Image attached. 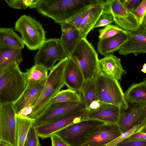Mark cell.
<instances>
[{"label": "cell", "instance_id": "6da1fadb", "mask_svg": "<svg viewBox=\"0 0 146 146\" xmlns=\"http://www.w3.org/2000/svg\"><path fill=\"white\" fill-rule=\"evenodd\" d=\"M94 0H41L37 8L42 15L61 25L66 23L85 6Z\"/></svg>", "mask_w": 146, "mask_h": 146}, {"label": "cell", "instance_id": "7a4b0ae2", "mask_svg": "<svg viewBox=\"0 0 146 146\" xmlns=\"http://www.w3.org/2000/svg\"><path fill=\"white\" fill-rule=\"evenodd\" d=\"M68 58L66 57L59 61L50 70L40 95L28 117L33 119L38 117L65 85L64 73Z\"/></svg>", "mask_w": 146, "mask_h": 146}, {"label": "cell", "instance_id": "3957f363", "mask_svg": "<svg viewBox=\"0 0 146 146\" xmlns=\"http://www.w3.org/2000/svg\"><path fill=\"white\" fill-rule=\"evenodd\" d=\"M15 64L0 74V104H13L26 90L24 73Z\"/></svg>", "mask_w": 146, "mask_h": 146}, {"label": "cell", "instance_id": "277c9868", "mask_svg": "<svg viewBox=\"0 0 146 146\" xmlns=\"http://www.w3.org/2000/svg\"><path fill=\"white\" fill-rule=\"evenodd\" d=\"M69 56L80 69L85 80L95 79L99 75L98 54L86 38H82Z\"/></svg>", "mask_w": 146, "mask_h": 146}, {"label": "cell", "instance_id": "5b68a950", "mask_svg": "<svg viewBox=\"0 0 146 146\" xmlns=\"http://www.w3.org/2000/svg\"><path fill=\"white\" fill-rule=\"evenodd\" d=\"M95 82L98 100L118 106L124 110L128 108V103L118 81L99 74L95 79Z\"/></svg>", "mask_w": 146, "mask_h": 146}, {"label": "cell", "instance_id": "8992f818", "mask_svg": "<svg viewBox=\"0 0 146 146\" xmlns=\"http://www.w3.org/2000/svg\"><path fill=\"white\" fill-rule=\"evenodd\" d=\"M15 31L21 35L22 39L27 48L37 50L45 40V32L42 25L33 17L24 15L16 22Z\"/></svg>", "mask_w": 146, "mask_h": 146}, {"label": "cell", "instance_id": "52a82bcc", "mask_svg": "<svg viewBox=\"0 0 146 146\" xmlns=\"http://www.w3.org/2000/svg\"><path fill=\"white\" fill-rule=\"evenodd\" d=\"M69 57L60 39L52 38L46 40L35 55L34 64L42 66L50 70L55 62Z\"/></svg>", "mask_w": 146, "mask_h": 146}, {"label": "cell", "instance_id": "ba28073f", "mask_svg": "<svg viewBox=\"0 0 146 146\" xmlns=\"http://www.w3.org/2000/svg\"><path fill=\"white\" fill-rule=\"evenodd\" d=\"M104 123L100 121L88 119L70 125L54 134L70 146H82L87 134L95 128Z\"/></svg>", "mask_w": 146, "mask_h": 146}, {"label": "cell", "instance_id": "9c48e42d", "mask_svg": "<svg viewBox=\"0 0 146 146\" xmlns=\"http://www.w3.org/2000/svg\"><path fill=\"white\" fill-rule=\"evenodd\" d=\"M89 112L86 108L79 110L51 122L34 125L38 137L44 139L70 125L88 119Z\"/></svg>", "mask_w": 146, "mask_h": 146}, {"label": "cell", "instance_id": "30bf717a", "mask_svg": "<svg viewBox=\"0 0 146 146\" xmlns=\"http://www.w3.org/2000/svg\"><path fill=\"white\" fill-rule=\"evenodd\" d=\"M16 113L12 104H0V142L17 146Z\"/></svg>", "mask_w": 146, "mask_h": 146}, {"label": "cell", "instance_id": "8fae6325", "mask_svg": "<svg viewBox=\"0 0 146 146\" xmlns=\"http://www.w3.org/2000/svg\"><path fill=\"white\" fill-rule=\"evenodd\" d=\"M86 108L83 102L50 104L40 114L34 119V125L51 122Z\"/></svg>", "mask_w": 146, "mask_h": 146}, {"label": "cell", "instance_id": "7c38bea8", "mask_svg": "<svg viewBox=\"0 0 146 146\" xmlns=\"http://www.w3.org/2000/svg\"><path fill=\"white\" fill-rule=\"evenodd\" d=\"M122 134L117 124L104 123L87 134L82 146H106Z\"/></svg>", "mask_w": 146, "mask_h": 146}, {"label": "cell", "instance_id": "4fadbf2b", "mask_svg": "<svg viewBox=\"0 0 146 146\" xmlns=\"http://www.w3.org/2000/svg\"><path fill=\"white\" fill-rule=\"evenodd\" d=\"M103 11L111 13L115 24L123 30L134 31L139 26L133 15L126 11L120 0H106Z\"/></svg>", "mask_w": 146, "mask_h": 146}, {"label": "cell", "instance_id": "5bb4252c", "mask_svg": "<svg viewBox=\"0 0 146 146\" xmlns=\"http://www.w3.org/2000/svg\"><path fill=\"white\" fill-rule=\"evenodd\" d=\"M131 104L124 110L117 123L122 133L134 127L140 126L146 120V104Z\"/></svg>", "mask_w": 146, "mask_h": 146}, {"label": "cell", "instance_id": "9a60e30c", "mask_svg": "<svg viewBox=\"0 0 146 146\" xmlns=\"http://www.w3.org/2000/svg\"><path fill=\"white\" fill-rule=\"evenodd\" d=\"M128 39L118 50L120 55L146 53V30L143 24L135 30L128 32Z\"/></svg>", "mask_w": 146, "mask_h": 146}, {"label": "cell", "instance_id": "2e32d148", "mask_svg": "<svg viewBox=\"0 0 146 146\" xmlns=\"http://www.w3.org/2000/svg\"><path fill=\"white\" fill-rule=\"evenodd\" d=\"M124 110L118 106L102 102L98 109L89 111V119L98 120L105 123L117 124Z\"/></svg>", "mask_w": 146, "mask_h": 146}, {"label": "cell", "instance_id": "e0dca14e", "mask_svg": "<svg viewBox=\"0 0 146 146\" xmlns=\"http://www.w3.org/2000/svg\"><path fill=\"white\" fill-rule=\"evenodd\" d=\"M64 80L68 88L77 92H80L85 81L80 69L70 56L64 70Z\"/></svg>", "mask_w": 146, "mask_h": 146}, {"label": "cell", "instance_id": "ac0fdd59", "mask_svg": "<svg viewBox=\"0 0 146 146\" xmlns=\"http://www.w3.org/2000/svg\"><path fill=\"white\" fill-rule=\"evenodd\" d=\"M99 74L121 80L122 76L126 74V71L123 68L121 60L113 55L105 56L99 60Z\"/></svg>", "mask_w": 146, "mask_h": 146}, {"label": "cell", "instance_id": "d6986e66", "mask_svg": "<svg viewBox=\"0 0 146 146\" xmlns=\"http://www.w3.org/2000/svg\"><path fill=\"white\" fill-rule=\"evenodd\" d=\"M128 32H122L110 38L99 40L97 45L98 52L105 56L113 54L127 40Z\"/></svg>", "mask_w": 146, "mask_h": 146}, {"label": "cell", "instance_id": "ffe728a7", "mask_svg": "<svg viewBox=\"0 0 146 146\" xmlns=\"http://www.w3.org/2000/svg\"><path fill=\"white\" fill-rule=\"evenodd\" d=\"M106 1L96 0L81 24L79 30L82 38H86L90 31L94 29L97 21L103 12Z\"/></svg>", "mask_w": 146, "mask_h": 146}, {"label": "cell", "instance_id": "44dd1931", "mask_svg": "<svg viewBox=\"0 0 146 146\" xmlns=\"http://www.w3.org/2000/svg\"><path fill=\"white\" fill-rule=\"evenodd\" d=\"M62 43L69 56L82 38L78 29L66 22L60 25Z\"/></svg>", "mask_w": 146, "mask_h": 146}, {"label": "cell", "instance_id": "7402d4cb", "mask_svg": "<svg viewBox=\"0 0 146 146\" xmlns=\"http://www.w3.org/2000/svg\"><path fill=\"white\" fill-rule=\"evenodd\" d=\"M45 84L26 89L20 98L13 104L17 114L26 107L34 106L40 95Z\"/></svg>", "mask_w": 146, "mask_h": 146}, {"label": "cell", "instance_id": "603a6c76", "mask_svg": "<svg viewBox=\"0 0 146 146\" xmlns=\"http://www.w3.org/2000/svg\"><path fill=\"white\" fill-rule=\"evenodd\" d=\"M21 50L0 45V74L14 64H19L22 62Z\"/></svg>", "mask_w": 146, "mask_h": 146}, {"label": "cell", "instance_id": "cb8c5ba5", "mask_svg": "<svg viewBox=\"0 0 146 146\" xmlns=\"http://www.w3.org/2000/svg\"><path fill=\"white\" fill-rule=\"evenodd\" d=\"M48 71L45 68L39 65L34 64L27 69L24 72L27 84V88L45 83L48 77Z\"/></svg>", "mask_w": 146, "mask_h": 146}, {"label": "cell", "instance_id": "d4e9b609", "mask_svg": "<svg viewBox=\"0 0 146 146\" xmlns=\"http://www.w3.org/2000/svg\"><path fill=\"white\" fill-rule=\"evenodd\" d=\"M124 94L128 103L146 104V82L145 80L139 83H133Z\"/></svg>", "mask_w": 146, "mask_h": 146}, {"label": "cell", "instance_id": "484cf974", "mask_svg": "<svg viewBox=\"0 0 146 146\" xmlns=\"http://www.w3.org/2000/svg\"><path fill=\"white\" fill-rule=\"evenodd\" d=\"M17 146H24L30 129L34 124V119L28 117L16 115Z\"/></svg>", "mask_w": 146, "mask_h": 146}, {"label": "cell", "instance_id": "4316f807", "mask_svg": "<svg viewBox=\"0 0 146 146\" xmlns=\"http://www.w3.org/2000/svg\"><path fill=\"white\" fill-rule=\"evenodd\" d=\"M0 45L22 49L25 44L21 37L14 31L13 28L1 27Z\"/></svg>", "mask_w": 146, "mask_h": 146}, {"label": "cell", "instance_id": "83f0119b", "mask_svg": "<svg viewBox=\"0 0 146 146\" xmlns=\"http://www.w3.org/2000/svg\"><path fill=\"white\" fill-rule=\"evenodd\" d=\"M80 92L83 103L86 108L88 109L93 102L98 100L95 79L85 80Z\"/></svg>", "mask_w": 146, "mask_h": 146}, {"label": "cell", "instance_id": "f1b7e54d", "mask_svg": "<svg viewBox=\"0 0 146 146\" xmlns=\"http://www.w3.org/2000/svg\"><path fill=\"white\" fill-rule=\"evenodd\" d=\"M81 102L83 101L80 95L76 91L68 88L60 91L51 100L50 104Z\"/></svg>", "mask_w": 146, "mask_h": 146}, {"label": "cell", "instance_id": "f546056e", "mask_svg": "<svg viewBox=\"0 0 146 146\" xmlns=\"http://www.w3.org/2000/svg\"><path fill=\"white\" fill-rule=\"evenodd\" d=\"M9 7L19 9H26L37 7L40 0H5Z\"/></svg>", "mask_w": 146, "mask_h": 146}, {"label": "cell", "instance_id": "4dcf8cb0", "mask_svg": "<svg viewBox=\"0 0 146 146\" xmlns=\"http://www.w3.org/2000/svg\"><path fill=\"white\" fill-rule=\"evenodd\" d=\"M115 24L107 25L98 30L99 40H103L112 37L122 32H125Z\"/></svg>", "mask_w": 146, "mask_h": 146}, {"label": "cell", "instance_id": "1f68e13d", "mask_svg": "<svg viewBox=\"0 0 146 146\" xmlns=\"http://www.w3.org/2000/svg\"><path fill=\"white\" fill-rule=\"evenodd\" d=\"M95 1L96 0H94L93 3L84 7L77 14L69 19L66 22L71 24L79 29L89 10L92 7Z\"/></svg>", "mask_w": 146, "mask_h": 146}, {"label": "cell", "instance_id": "d6a6232c", "mask_svg": "<svg viewBox=\"0 0 146 146\" xmlns=\"http://www.w3.org/2000/svg\"><path fill=\"white\" fill-rule=\"evenodd\" d=\"M132 15L137 25L139 26L142 25L146 15V0H142Z\"/></svg>", "mask_w": 146, "mask_h": 146}, {"label": "cell", "instance_id": "836d02e7", "mask_svg": "<svg viewBox=\"0 0 146 146\" xmlns=\"http://www.w3.org/2000/svg\"><path fill=\"white\" fill-rule=\"evenodd\" d=\"M114 19L111 13L108 11H104L100 16L94 27H104L112 24Z\"/></svg>", "mask_w": 146, "mask_h": 146}, {"label": "cell", "instance_id": "e575fe53", "mask_svg": "<svg viewBox=\"0 0 146 146\" xmlns=\"http://www.w3.org/2000/svg\"><path fill=\"white\" fill-rule=\"evenodd\" d=\"M39 137L33 124L30 129L24 146H39Z\"/></svg>", "mask_w": 146, "mask_h": 146}, {"label": "cell", "instance_id": "d590c367", "mask_svg": "<svg viewBox=\"0 0 146 146\" xmlns=\"http://www.w3.org/2000/svg\"><path fill=\"white\" fill-rule=\"evenodd\" d=\"M139 127V126L134 127L129 130L123 133L119 137L108 144L106 146H117L119 143L135 133Z\"/></svg>", "mask_w": 146, "mask_h": 146}, {"label": "cell", "instance_id": "8d00e7d4", "mask_svg": "<svg viewBox=\"0 0 146 146\" xmlns=\"http://www.w3.org/2000/svg\"><path fill=\"white\" fill-rule=\"evenodd\" d=\"M121 2L129 13L132 14L142 0H120Z\"/></svg>", "mask_w": 146, "mask_h": 146}, {"label": "cell", "instance_id": "74e56055", "mask_svg": "<svg viewBox=\"0 0 146 146\" xmlns=\"http://www.w3.org/2000/svg\"><path fill=\"white\" fill-rule=\"evenodd\" d=\"M117 146H146V139H127Z\"/></svg>", "mask_w": 146, "mask_h": 146}, {"label": "cell", "instance_id": "f35d334b", "mask_svg": "<svg viewBox=\"0 0 146 146\" xmlns=\"http://www.w3.org/2000/svg\"><path fill=\"white\" fill-rule=\"evenodd\" d=\"M50 138L52 146H70L58 135L54 134Z\"/></svg>", "mask_w": 146, "mask_h": 146}, {"label": "cell", "instance_id": "ab89813d", "mask_svg": "<svg viewBox=\"0 0 146 146\" xmlns=\"http://www.w3.org/2000/svg\"><path fill=\"white\" fill-rule=\"evenodd\" d=\"M33 108L31 106L26 107L22 109L17 114L21 117H28L32 113Z\"/></svg>", "mask_w": 146, "mask_h": 146}, {"label": "cell", "instance_id": "60d3db41", "mask_svg": "<svg viewBox=\"0 0 146 146\" xmlns=\"http://www.w3.org/2000/svg\"><path fill=\"white\" fill-rule=\"evenodd\" d=\"M129 139H146V133H136L130 136L128 138Z\"/></svg>", "mask_w": 146, "mask_h": 146}, {"label": "cell", "instance_id": "b9f144b4", "mask_svg": "<svg viewBox=\"0 0 146 146\" xmlns=\"http://www.w3.org/2000/svg\"><path fill=\"white\" fill-rule=\"evenodd\" d=\"M101 103L98 100L94 101L91 103L88 109L89 111L96 110L99 108Z\"/></svg>", "mask_w": 146, "mask_h": 146}, {"label": "cell", "instance_id": "7bdbcfd3", "mask_svg": "<svg viewBox=\"0 0 146 146\" xmlns=\"http://www.w3.org/2000/svg\"><path fill=\"white\" fill-rule=\"evenodd\" d=\"M136 133H146V120L139 126Z\"/></svg>", "mask_w": 146, "mask_h": 146}, {"label": "cell", "instance_id": "ee69618b", "mask_svg": "<svg viewBox=\"0 0 146 146\" xmlns=\"http://www.w3.org/2000/svg\"><path fill=\"white\" fill-rule=\"evenodd\" d=\"M141 71L145 73H146V63L143 64Z\"/></svg>", "mask_w": 146, "mask_h": 146}, {"label": "cell", "instance_id": "f6af8a7d", "mask_svg": "<svg viewBox=\"0 0 146 146\" xmlns=\"http://www.w3.org/2000/svg\"><path fill=\"white\" fill-rule=\"evenodd\" d=\"M143 25L146 30V15L144 19L143 23Z\"/></svg>", "mask_w": 146, "mask_h": 146}, {"label": "cell", "instance_id": "bcb514c9", "mask_svg": "<svg viewBox=\"0 0 146 146\" xmlns=\"http://www.w3.org/2000/svg\"><path fill=\"white\" fill-rule=\"evenodd\" d=\"M39 146H42V145H41L40 143H39Z\"/></svg>", "mask_w": 146, "mask_h": 146}, {"label": "cell", "instance_id": "7dc6e473", "mask_svg": "<svg viewBox=\"0 0 146 146\" xmlns=\"http://www.w3.org/2000/svg\"><path fill=\"white\" fill-rule=\"evenodd\" d=\"M145 82H146V80H145Z\"/></svg>", "mask_w": 146, "mask_h": 146}]
</instances>
